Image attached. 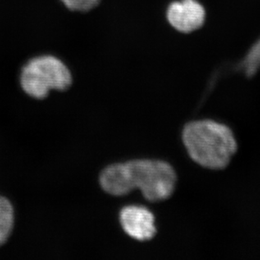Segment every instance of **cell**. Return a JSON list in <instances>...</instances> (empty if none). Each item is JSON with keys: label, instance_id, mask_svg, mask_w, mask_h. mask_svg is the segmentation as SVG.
Masks as SVG:
<instances>
[{"label": "cell", "instance_id": "1", "mask_svg": "<svg viewBox=\"0 0 260 260\" xmlns=\"http://www.w3.org/2000/svg\"><path fill=\"white\" fill-rule=\"evenodd\" d=\"M101 186L109 194L120 197L140 189L152 202L167 200L174 193L176 174L171 165L159 160H133L106 168L101 175Z\"/></svg>", "mask_w": 260, "mask_h": 260}, {"label": "cell", "instance_id": "2", "mask_svg": "<svg viewBox=\"0 0 260 260\" xmlns=\"http://www.w3.org/2000/svg\"><path fill=\"white\" fill-rule=\"evenodd\" d=\"M182 138L189 157L210 170L226 168L238 149L231 129L213 120H196L187 124Z\"/></svg>", "mask_w": 260, "mask_h": 260}, {"label": "cell", "instance_id": "3", "mask_svg": "<svg viewBox=\"0 0 260 260\" xmlns=\"http://www.w3.org/2000/svg\"><path fill=\"white\" fill-rule=\"evenodd\" d=\"M20 84L29 96L44 99L51 89L65 90L69 88L72 76L61 60L52 56H41L25 64L20 75Z\"/></svg>", "mask_w": 260, "mask_h": 260}, {"label": "cell", "instance_id": "4", "mask_svg": "<svg viewBox=\"0 0 260 260\" xmlns=\"http://www.w3.org/2000/svg\"><path fill=\"white\" fill-rule=\"evenodd\" d=\"M167 17L174 29L184 33L202 27L206 18L205 9L197 0H181L168 8Z\"/></svg>", "mask_w": 260, "mask_h": 260}, {"label": "cell", "instance_id": "5", "mask_svg": "<svg viewBox=\"0 0 260 260\" xmlns=\"http://www.w3.org/2000/svg\"><path fill=\"white\" fill-rule=\"evenodd\" d=\"M120 221L124 231L136 240H150L157 233L154 216L143 206H130L123 208Z\"/></svg>", "mask_w": 260, "mask_h": 260}, {"label": "cell", "instance_id": "6", "mask_svg": "<svg viewBox=\"0 0 260 260\" xmlns=\"http://www.w3.org/2000/svg\"><path fill=\"white\" fill-rule=\"evenodd\" d=\"M14 222V213L10 202L0 197V246L6 242Z\"/></svg>", "mask_w": 260, "mask_h": 260}, {"label": "cell", "instance_id": "7", "mask_svg": "<svg viewBox=\"0 0 260 260\" xmlns=\"http://www.w3.org/2000/svg\"><path fill=\"white\" fill-rule=\"evenodd\" d=\"M260 69V39L248 51L243 61L238 65V69L245 74L246 76L252 77Z\"/></svg>", "mask_w": 260, "mask_h": 260}, {"label": "cell", "instance_id": "8", "mask_svg": "<svg viewBox=\"0 0 260 260\" xmlns=\"http://www.w3.org/2000/svg\"><path fill=\"white\" fill-rule=\"evenodd\" d=\"M65 6L72 11L88 12L98 6L101 0H61Z\"/></svg>", "mask_w": 260, "mask_h": 260}]
</instances>
